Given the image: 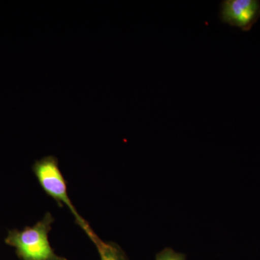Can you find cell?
<instances>
[{
  "instance_id": "3",
  "label": "cell",
  "mask_w": 260,
  "mask_h": 260,
  "mask_svg": "<svg viewBox=\"0 0 260 260\" xmlns=\"http://www.w3.org/2000/svg\"><path fill=\"white\" fill-rule=\"evenodd\" d=\"M220 21L249 31L260 18L259 0H223L220 3Z\"/></svg>"
},
{
  "instance_id": "5",
  "label": "cell",
  "mask_w": 260,
  "mask_h": 260,
  "mask_svg": "<svg viewBox=\"0 0 260 260\" xmlns=\"http://www.w3.org/2000/svg\"><path fill=\"white\" fill-rule=\"evenodd\" d=\"M155 260H186V256L171 248H166L156 254Z\"/></svg>"
},
{
  "instance_id": "1",
  "label": "cell",
  "mask_w": 260,
  "mask_h": 260,
  "mask_svg": "<svg viewBox=\"0 0 260 260\" xmlns=\"http://www.w3.org/2000/svg\"><path fill=\"white\" fill-rule=\"evenodd\" d=\"M54 221L52 215L48 212L34 226L10 231L5 243L15 248L21 260H68L57 255L49 243V233Z\"/></svg>"
},
{
  "instance_id": "4",
  "label": "cell",
  "mask_w": 260,
  "mask_h": 260,
  "mask_svg": "<svg viewBox=\"0 0 260 260\" xmlns=\"http://www.w3.org/2000/svg\"><path fill=\"white\" fill-rule=\"evenodd\" d=\"M93 243L96 246L101 260H128L125 252L116 243L104 242L98 237Z\"/></svg>"
},
{
  "instance_id": "2",
  "label": "cell",
  "mask_w": 260,
  "mask_h": 260,
  "mask_svg": "<svg viewBox=\"0 0 260 260\" xmlns=\"http://www.w3.org/2000/svg\"><path fill=\"white\" fill-rule=\"evenodd\" d=\"M32 169L43 190L55 200L59 207L65 205L69 208L74 215L77 224L82 228L93 242L97 237L96 234L78 213L70 200L67 182L59 169L58 159L54 155H47L34 162Z\"/></svg>"
}]
</instances>
